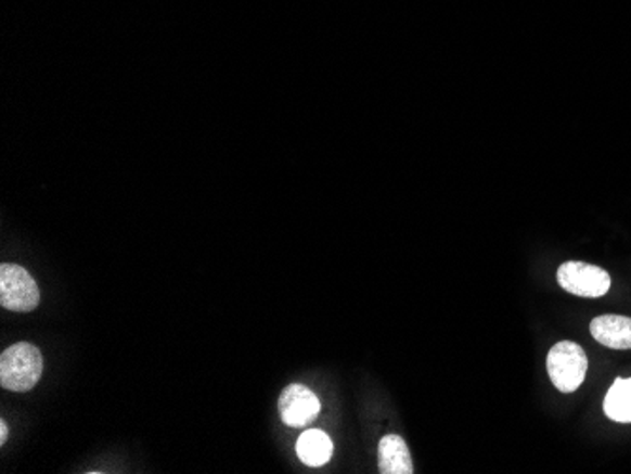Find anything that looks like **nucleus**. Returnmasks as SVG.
<instances>
[{
  "mask_svg": "<svg viewBox=\"0 0 631 474\" xmlns=\"http://www.w3.org/2000/svg\"><path fill=\"white\" fill-rule=\"evenodd\" d=\"M378 469L382 474H412L411 452L409 446L399 435H386L378 446Z\"/></svg>",
  "mask_w": 631,
  "mask_h": 474,
  "instance_id": "7",
  "label": "nucleus"
},
{
  "mask_svg": "<svg viewBox=\"0 0 631 474\" xmlns=\"http://www.w3.org/2000/svg\"><path fill=\"white\" fill-rule=\"evenodd\" d=\"M44 371V359L37 346L17 343L0 358V386L15 394H27L37 386Z\"/></svg>",
  "mask_w": 631,
  "mask_h": 474,
  "instance_id": "1",
  "label": "nucleus"
},
{
  "mask_svg": "<svg viewBox=\"0 0 631 474\" xmlns=\"http://www.w3.org/2000/svg\"><path fill=\"white\" fill-rule=\"evenodd\" d=\"M8 440V425L7 422H0V445H4Z\"/></svg>",
  "mask_w": 631,
  "mask_h": 474,
  "instance_id": "10",
  "label": "nucleus"
},
{
  "mask_svg": "<svg viewBox=\"0 0 631 474\" xmlns=\"http://www.w3.org/2000/svg\"><path fill=\"white\" fill-rule=\"evenodd\" d=\"M546 369L552 384L558 387L562 394H572L584 382L588 371V359L579 344L571 341L554 344L549 358Z\"/></svg>",
  "mask_w": 631,
  "mask_h": 474,
  "instance_id": "2",
  "label": "nucleus"
},
{
  "mask_svg": "<svg viewBox=\"0 0 631 474\" xmlns=\"http://www.w3.org/2000/svg\"><path fill=\"white\" fill-rule=\"evenodd\" d=\"M590 333L602 346L613 350H631V318L600 316L590 323Z\"/></svg>",
  "mask_w": 631,
  "mask_h": 474,
  "instance_id": "6",
  "label": "nucleus"
},
{
  "mask_svg": "<svg viewBox=\"0 0 631 474\" xmlns=\"http://www.w3.org/2000/svg\"><path fill=\"white\" fill-rule=\"evenodd\" d=\"M280 418L289 427H302L314 422L320 414V401L302 384L287 386L279 399Z\"/></svg>",
  "mask_w": 631,
  "mask_h": 474,
  "instance_id": "5",
  "label": "nucleus"
},
{
  "mask_svg": "<svg viewBox=\"0 0 631 474\" xmlns=\"http://www.w3.org/2000/svg\"><path fill=\"white\" fill-rule=\"evenodd\" d=\"M558 282L566 292L579 297H603L609 292L610 277L607 270L584 261H567L558 269Z\"/></svg>",
  "mask_w": 631,
  "mask_h": 474,
  "instance_id": "4",
  "label": "nucleus"
},
{
  "mask_svg": "<svg viewBox=\"0 0 631 474\" xmlns=\"http://www.w3.org/2000/svg\"><path fill=\"white\" fill-rule=\"evenodd\" d=\"M40 303V290L27 270L20 265L0 267V305L12 312H30Z\"/></svg>",
  "mask_w": 631,
  "mask_h": 474,
  "instance_id": "3",
  "label": "nucleus"
},
{
  "mask_svg": "<svg viewBox=\"0 0 631 474\" xmlns=\"http://www.w3.org/2000/svg\"><path fill=\"white\" fill-rule=\"evenodd\" d=\"M297 456L309 467H322L333 456V443L323 431H305L297 440Z\"/></svg>",
  "mask_w": 631,
  "mask_h": 474,
  "instance_id": "8",
  "label": "nucleus"
},
{
  "mask_svg": "<svg viewBox=\"0 0 631 474\" xmlns=\"http://www.w3.org/2000/svg\"><path fill=\"white\" fill-rule=\"evenodd\" d=\"M605 414L620 423H631V379H618L603 402Z\"/></svg>",
  "mask_w": 631,
  "mask_h": 474,
  "instance_id": "9",
  "label": "nucleus"
}]
</instances>
